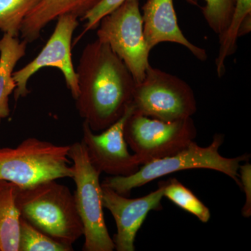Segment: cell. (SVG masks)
Returning a JSON list of instances; mask_svg holds the SVG:
<instances>
[{
    "label": "cell",
    "mask_w": 251,
    "mask_h": 251,
    "mask_svg": "<svg viewBox=\"0 0 251 251\" xmlns=\"http://www.w3.org/2000/svg\"><path fill=\"white\" fill-rule=\"evenodd\" d=\"M70 145L28 138L16 148L0 149V180L27 187L47 180L72 178Z\"/></svg>",
    "instance_id": "cell-4"
},
{
    "label": "cell",
    "mask_w": 251,
    "mask_h": 251,
    "mask_svg": "<svg viewBox=\"0 0 251 251\" xmlns=\"http://www.w3.org/2000/svg\"><path fill=\"white\" fill-rule=\"evenodd\" d=\"M97 39L108 44L125 63L136 83L145 76L150 50L144 34L139 0H126L104 16L99 25Z\"/></svg>",
    "instance_id": "cell-7"
},
{
    "label": "cell",
    "mask_w": 251,
    "mask_h": 251,
    "mask_svg": "<svg viewBox=\"0 0 251 251\" xmlns=\"http://www.w3.org/2000/svg\"><path fill=\"white\" fill-rule=\"evenodd\" d=\"M239 179H240L241 188L245 192L246 202L243 206L242 216L245 218L251 216V165L246 163L239 166Z\"/></svg>",
    "instance_id": "cell-21"
},
{
    "label": "cell",
    "mask_w": 251,
    "mask_h": 251,
    "mask_svg": "<svg viewBox=\"0 0 251 251\" xmlns=\"http://www.w3.org/2000/svg\"><path fill=\"white\" fill-rule=\"evenodd\" d=\"M75 72L79 115L94 132L103 131L125 115L136 82L122 59L98 39L85 46Z\"/></svg>",
    "instance_id": "cell-1"
},
{
    "label": "cell",
    "mask_w": 251,
    "mask_h": 251,
    "mask_svg": "<svg viewBox=\"0 0 251 251\" xmlns=\"http://www.w3.org/2000/svg\"><path fill=\"white\" fill-rule=\"evenodd\" d=\"M53 32L40 53L22 69L14 72L13 77L16 87L14 99L27 97L29 93L27 82L33 75L44 67H54L64 75L68 89L74 99L78 95L76 72L72 62L73 35L78 26L77 18L72 15L59 16Z\"/></svg>",
    "instance_id": "cell-9"
},
{
    "label": "cell",
    "mask_w": 251,
    "mask_h": 251,
    "mask_svg": "<svg viewBox=\"0 0 251 251\" xmlns=\"http://www.w3.org/2000/svg\"><path fill=\"white\" fill-rule=\"evenodd\" d=\"M131 105L133 112L165 122L191 117L198 109L187 82L151 65L143 80L135 85Z\"/></svg>",
    "instance_id": "cell-6"
},
{
    "label": "cell",
    "mask_w": 251,
    "mask_h": 251,
    "mask_svg": "<svg viewBox=\"0 0 251 251\" xmlns=\"http://www.w3.org/2000/svg\"><path fill=\"white\" fill-rule=\"evenodd\" d=\"M68 247L54 240L48 234L21 218L18 251H72Z\"/></svg>",
    "instance_id": "cell-18"
},
{
    "label": "cell",
    "mask_w": 251,
    "mask_h": 251,
    "mask_svg": "<svg viewBox=\"0 0 251 251\" xmlns=\"http://www.w3.org/2000/svg\"><path fill=\"white\" fill-rule=\"evenodd\" d=\"M186 1L191 4L198 5V0ZM204 1L205 5L202 7L203 16L208 25L221 39L230 23L236 0H204Z\"/></svg>",
    "instance_id": "cell-19"
},
{
    "label": "cell",
    "mask_w": 251,
    "mask_h": 251,
    "mask_svg": "<svg viewBox=\"0 0 251 251\" xmlns=\"http://www.w3.org/2000/svg\"><path fill=\"white\" fill-rule=\"evenodd\" d=\"M224 135L217 133L209 146H199L194 141L186 148L171 155L142 165L133 174L127 176H109L102 184L119 194L129 196L132 190L141 187L153 180L176 172L191 169H209L227 175L241 188L239 169L242 162L248 161L250 154L226 158L219 153Z\"/></svg>",
    "instance_id": "cell-3"
},
{
    "label": "cell",
    "mask_w": 251,
    "mask_h": 251,
    "mask_svg": "<svg viewBox=\"0 0 251 251\" xmlns=\"http://www.w3.org/2000/svg\"><path fill=\"white\" fill-rule=\"evenodd\" d=\"M57 179L16 188V202L21 217L54 240L73 247L83 236V225L74 193Z\"/></svg>",
    "instance_id": "cell-2"
},
{
    "label": "cell",
    "mask_w": 251,
    "mask_h": 251,
    "mask_svg": "<svg viewBox=\"0 0 251 251\" xmlns=\"http://www.w3.org/2000/svg\"><path fill=\"white\" fill-rule=\"evenodd\" d=\"M27 43L4 34L0 39V123L10 114L9 97L16 87L13 74L26 53Z\"/></svg>",
    "instance_id": "cell-14"
},
{
    "label": "cell",
    "mask_w": 251,
    "mask_h": 251,
    "mask_svg": "<svg viewBox=\"0 0 251 251\" xmlns=\"http://www.w3.org/2000/svg\"><path fill=\"white\" fill-rule=\"evenodd\" d=\"M163 196L176 206L197 217L201 222L207 223L210 220L209 208L176 178H171L166 181Z\"/></svg>",
    "instance_id": "cell-16"
},
{
    "label": "cell",
    "mask_w": 251,
    "mask_h": 251,
    "mask_svg": "<svg viewBox=\"0 0 251 251\" xmlns=\"http://www.w3.org/2000/svg\"><path fill=\"white\" fill-rule=\"evenodd\" d=\"M166 181L160 183L156 191L139 198H127L101 184L103 208L111 213L117 226L114 235L115 249L117 251H134L135 239L144 221L151 211L161 210Z\"/></svg>",
    "instance_id": "cell-11"
},
{
    "label": "cell",
    "mask_w": 251,
    "mask_h": 251,
    "mask_svg": "<svg viewBox=\"0 0 251 251\" xmlns=\"http://www.w3.org/2000/svg\"><path fill=\"white\" fill-rule=\"evenodd\" d=\"M101 0H42L25 18L21 34L27 44L40 37L42 29L63 15L82 18Z\"/></svg>",
    "instance_id": "cell-13"
},
{
    "label": "cell",
    "mask_w": 251,
    "mask_h": 251,
    "mask_svg": "<svg viewBox=\"0 0 251 251\" xmlns=\"http://www.w3.org/2000/svg\"><path fill=\"white\" fill-rule=\"evenodd\" d=\"M144 34L150 51L163 42L180 44L201 61H205V50L185 37L178 25L173 0H148L142 8Z\"/></svg>",
    "instance_id": "cell-12"
},
{
    "label": "cell",
    "mask_w": 251,
    "mask_h": 251,
    "mask_svg": "<svg viewBox=\"0 0 251 251\" xmlns=\"http://www.w3.org/2000/svg\"><path fill=\"white\" fill-rule=\"evenodd\" d=\"M133 112L131 104L118 120L100 134H95L86 122L82 125V142L92 166L100 173L110 176H127L133 174L141 165L134 154H130L124 135L126 120Z\"/></svg>",
    "instance_id": "cell-10"
},
{
    "label": "cell",
    "mask_w": 251,
    "mask_h": 251,
    "mask_svg": "<svg viewBox=\"0 0 251 251\" xmlns=\"http://www.w3.org/2000/svg\"><path fill=\"white\" fill-rule=\"evenodd\" d=\"M69 157L72 161L73 176L76 190L74 194L77 212L83 225L84 251L115 250L104 219L101 183L99 173L89 159L84 143L70 145Z\"/></svg>",
    "instance_id": "cell-5"
},
{
    "label": "cell",
    "mask_w": 251,
    "mask_h": 251,
    "mask_svg": "<svg viewBox=\"0 0 251 251\" xmlns=\"http://www.w3.org/2000/svg\"><path fill=\"white\" fill-rule=\"evenodd\" d=\"M41 1L0 0V30L18 38L25 18Z\"/></svg>",
    "instance_id": "cell-17"
},
{
    "label": "cell",
    "mask_w": 251,
    "mask_h": 251,
    "mask_svg": "<svg viewBox=\"0 0 251 251\" xmlns=\"http://www.w3.org/2000/svg\"><path fill=\"white\" fill-rule=\"evenodd\" d=\"M124 135L140 165L177 153L194 141L197 129L192 117L165 122L132 112Z\"/></svg>",
    "instance_id": "cell-8"
},
{
    "label": "cell",
    "mask_w": 251,
    "mask_h": 251,
    "mask_svg": "<svg viewBox=\"0 0 251 251\" xmlns=\"http://www.w3.org/2000/svg\"><path fill=\"white\" fill-rule=\"evenodd\" d=\"M16 188L14 183L0 180V251H18L21 216Z\"/></svg>",
    "instance_id": "cell-15"
},
{
    "label": "cell",
    "mask_w": 251,
    "mask_h": 251,
    "mask_svg": "<svg viewBox=\"0 0 251 251\" xmlns=\"http://www.w3.org/2000/svg\"><path fill=\"white\" fill-rule=\"evenodd\" d=\"M126 0H101L93 9L89 11L82 18V21H86L87 23L84 27L83 31L80 36H78L77 39H80L84 34L88 32L89 31L93 30L98 27L100 20L104 16L110 14L113 10L117 9Z\"/></svg>",
    "instance_id": "cell-20"
}]
</instances>
